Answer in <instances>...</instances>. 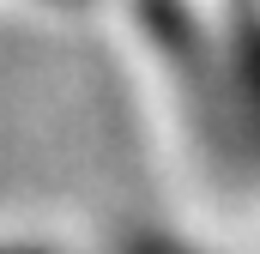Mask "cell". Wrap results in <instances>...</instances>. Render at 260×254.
I'll list each match as a JSON object with an SVG mask.
<instances>
[{
  "instance_id": "obj_1",
  "label": "cell",
  "mask_w": 260,
  "mask_h": 254,
  "mask_svg": "<svg viewBox=\"0 0 260 254\" xmlns=\"http://www.w3.org/2000/svg\"><path fill=\"white\" fill-rule=\"evenodd\" d=\"M236 91H242V115L254 127L260 121V12L242 18V37H236Z\"/></svg>"
},
{
  "instance_id": "obj_2",
  "label": "cell",
  "mask_w": 260,
  "mask_h": 254,
  "mask_svg": "<svg viewBox=\"0 0 260 254\" xmlns=\"http://www.w3.org/2000/svg\"><path fill=\"white\" fill-rule=\"evenodd\" d=\"M127 254H194V248H182V242H164V236H139V242H127Z\"/></svg>"
}]
</instances>
